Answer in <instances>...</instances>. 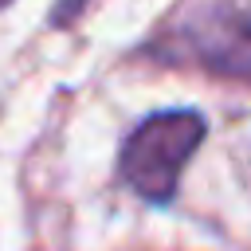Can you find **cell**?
Here are the masks:
<instances>
[{"instance_id":"1","label":"cell","mask_w":251,"mask_h":251,"mask_svg":"<svg viewBox=\"0 0 251 251\" xmlns=\"http://www.w3.org/2000/svg\"><path fill=\"white\" fill-rule=\"evenodd\" d=\"M204 141V118L192 110H161L145 118L122 145V176L145 200H169L184 165Z\"/></svg>"},{"instance_id":"2","label":"cell","mask_w":251,"mask_h":251,"mask_svg":"<svg viewBox=\"0 0 251 251\" xmlns=\"http://www.w3.org/2000/svg\"><path fill=\"white\" fill-rule=\"evenodd\" d=\"M184 39L208 71L251 82V0H208L184 24Z\"/></svg>"},{"instance_id":"3","label":"cell","mask_w":251,"mask_h":251,"mask_svg":"<svg viewBox=\"0 0 251 251\" xmlns=\"http://www.w3.org/2000/svg\"><path fill=\"white\" fill-rule=\"evenodd\" d=\"M0 4H8V0H0Z\"/></svg>"}]
</instances>
